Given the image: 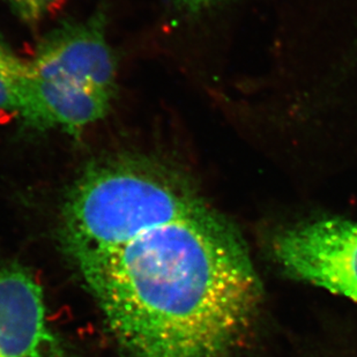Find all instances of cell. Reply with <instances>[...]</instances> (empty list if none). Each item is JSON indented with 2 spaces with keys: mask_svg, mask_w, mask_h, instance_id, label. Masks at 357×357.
Returning <instances> with one entry per match:
<instances>
[{
  "mask_svg": "<svg viewBox=\"0 0 357 357\" xmlns=\"http://www.w3.org/2000/svg\"><path fill=\"white\" fill-rule=\"evenodd\" d=\"M27 63L17 57L0 36V112H17V89Z\"/></svg>",
  "mask_w": 357,
  "mask_h": 357,
  "instance_id": "cell-6",
  "label": "cell"
},
{
  "mask_svg": "<svg viewBox=\"0 0 357 357\" xmlns=\"http://www.w3.org/2000/svg\"><path fill=\"white\" fill-rule=\"evenodd\" d=\"M59 233L131 357H221L256 317L261 284L238 230L161 160L91 163L65 197Z\"/></svg>",
  "mask_w": 357,
  "mask_h": 357,
  "instance_id": "cell-1",
  "label": "cell"
},
{
  "mask_svg": "<svg viewBox=\"0 0 357 357\" xmlns=\"http://www.w3.org/2000/svg\"><path fill=\"white\" fill-rule=\"evenodd\" d=\"M7 3L24 22L34 24L57 7L61 0H8Z\"/></svg>",
  "mask_w": 357,
  "mask_h": 357,
  "instance_id": "cell-7",
  "label": "cell"
},
{
  "mask_svg": "<svg viewBox=\"0 0 357 357\" xmlns=\"http://www.w3.org/2000/svg\"><path fill=\"white\" fill-rule=\"evenodd\" d=\"M112 98L81 84L31 75L26 70L17 89V115L34 130L61 128L79 135L110 110Z\"/></svg>",
  "mask_w": 357,
  "mask_h": 357,
  "instance_id": "cell-5",
  "label": "cell"
},
{
  "mask_svg": "<svg viewBox=\"0 0 357 357\" xmlns=\"http://www.w3.org/2000/svg\"><path fill=\"white\" fill-rule=\"evenodd\" d=\"M274 256L287 273L357 302V223L327 219L286 230Z\"/></svg>",
  "mask_w": 357,
  "mask_h": 357,
  "instance_id": "cell-2",
  "label": "cell"
},
{
  "mask_svg": "<svg viewBox=\"0 0 357 357\" xmlns=\"http://www.w3.org/2000/svg\"><path fill=\"white\" fill-rule=\"evenodd\" d=\"M0 357H64L42 288L17 267L0 270Z\"/></svg>",
  "mask_w": 357,
  "mask_h": 357,
  "instance_id": "cell-4",
  "label": "cell"
},
{
  "mask_svg": "<svg viewBox=\"0 0 357 357\" xmlns=\"http://www.w3.org/2000/svg\"><path fill=\"white\" fill-rule=\"evenodd\" d=\"M181 6L189 8V10H196L202 7L208 6L212 3L219 1V0H176Z\"/></svg>",
  "mask_w": 357,
  "mask_h": 357,
  "instance_id": "cell-8",
  "label": "cell"
},
{
  "mask_svg": "<svg viewBox=\"0 0 357 357\" xmlns=\"http://www.w3.org/2000/svg\"><path fill=\"white\" fill-rule=\"evenodd\" d=\"M31 75L75 82L114 98L116 63L101 13L79 24H63L38 44L27 61Z\"/></svg>",
  "mask_w": 357,
  "mask_h": 357,
  "instance_id": "cell-3",
  "label": "cell"
}]
</instances>
